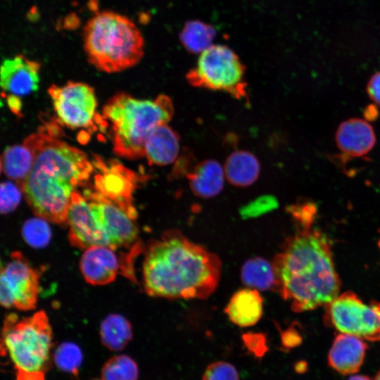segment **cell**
Instances as JSON below:
<instances>
[{"label":"cell","instance_id":"cell-1","mask_svg":"<svg viewBox=\"0 0 380 380\" xmlns=\"http://www.w3.org/2000/svg\"><path fill=\"white\" fill-rule=\"evenodd\" d=\"M34 152L30 172L19 186L34 213L46 221L66 224L72 193L86 185L94 171L87 154L39 130L23 141Z\"/></svg>","mask_w":380,"mask_h":380},{"label":"cell","instance_id":"cell-2","mask_svg":"<svg viewBox=\"0 0 380 380\" xmlns=\"http://www.w3.org/2000/svg\"><path fill=\"white\" fill-rule=\"evenodd\" d=\"M277 289L296 312L327 305L338 294L340 280L328 237L312 224L297 225L272 261Z\"/></svg>","mask_w":380,"mask_h":380},{"label":"cell","instance_id":"cell-3","mask_svg":"<svg viewBox=\"0 0 380 380\" xmlns=\"http://www.w3.org/2000/svg\"><path fill=\"white\" fill-rule=\"evenodd\" d=\"M218 256L177 230L151 242L143 263V283L151 296L169 299H205L220 281Z\"/></svg>","mask_w":380,"mask_h":380},{"label":"cell","instance_id":"cell-4","mask_svg":"<svg viewBox=\"0 0 380 380\" xmlns=\"http://www.w3.org/2000/svg\"><path fill=\"white\" fill-rule=\"evenodd\" d=\"M174 114L171 99L164 94L154 100L136 99L120 92L103 108V118L110 124L115 153L130 160L144 157V143L156 127L167 124Z\"/></svg>","mask_w":380,"mask_h":380},{"label":"cell","instance_id":"cell-5","mask_svg":"<svg viewBox=\"0 0 380 380\" xmlns=\"http://www.w3.org/2000/svg\"><path fill=\"white\" fill-rule=\"evenodd\" d=\"M83 42L89 62L108 73L132 68L144 56V39L137 26L113 11L99 12L88 20Z\"/></svg>","mask_w":380,"mask_h":380},{"label":"cell","instance_id":"cell-6","mask_svg":"<svg viewBox=\"0 0 380 380\" xmlns=\"http://www.w3.org/2000/svg\"><path fill=\"white\" fill-rule=\"evenodd\" d=\"M14 365L16 380H45L51 362L53 333L44 310L20 318L8 314L3 322L1 338Z\"/></svg>","mask_w":380,"mask_h":380},{"label":"cell","instance_id":"cell-7","mask_svg":"<svg viewBox=\"0 0 380 380\" xmlns=\"http://www.w3.org/2000/svg\"><path fill=\"white\" fill-rule=\"evenodd\" d=\"M186 79L195 87L226 92L237 99L247 97L246 67L226 45L213 44L200 53Z\"/></svg>","mask_w":380,"mask_h":380},{"label":"cell","instance_id":"cell-8","mask_svg":"<svg viewBox=\"0 0 380 380\" xmlns=\"http://www.w3.org/2000/svg\"><path fill=\"white\" fill-rule=\"evenodd\" d=\"M326 306L325 321L330 327L363 340L380 341V301L366 303L347 291Z\"/></svg>","mask_w":380,"mask_h":380},{"label":"cell","instance_id":"cell-9","mask_svg":"<svg viewBox=\"0 0 380 380\" xmlns=\"http://www.w3.org/2000/svg\"><path fill=\"white\" fill-rule=\"evenodd\" d=\"M39 274L20 251H14L0 268V305L27 311L35 308Z\"/></svg>","mask_w":380,"mask_h":380},{"label":"cell","instance_id":"cell-10","mask_svg":"<svg viewBox=\"0 0 380 380\" xmlns=\"http://www.w3.org/2000/svg\"><path fill=\"white\" fill-rule=\"evenodd\" d=\"M58 122L72 128H89L96 118L97 101L94 89L79 82L63 86L51 85L48 89Z\"/></svg>","mask_w":380,"mask_h":380},{"label":"cell","instance_id":"cell-11","mask_svg":"<svg viewBox=\"0 0 380 380\" xmlns=\"http://www.w3.org/2000/svg\"><path fill=\"white\" fill-rule=\"evenodd\" d=\"M92 163L96 172L93 189L137 219L133 193L139 182L137 174L115 160L96 156Z\"/></svg>","mask_w":380,"mask_h":380},{"label":"cell","instance_id":"cell-12","mask_svg":"<svg viewBox=\"0 0 380 380\" xmlns=\"http://www.w3.org/2000/svg\"><path fill=\"white\" fill-rule=\"evenodd\" d=\"M84 196L94 210L107 246L117 249L135 244L138 236L136 219L93 189L85 190Z\"/></svg>","mask_w":380,"mask_h":380},{"label":"cell","instance_id":"cell-13","mask_svg":"<svg viewBox=\"0 0 380 380\" xmlns=\"http://www.w3.org/2000/svg\"><path fill=\"white\" fill-rule=\"evenodd\" d=\"M115 248L107 246H91L80 260V270L84 279L92 285H105L113 281L118 274L134 279L132 259L140 250L137 243L125 255L119 256Z\"/></svg>","mask_w":380,"mask_h":380},{"label":"cell","instance_id":"cell-14","mask_svg":"<svg viewBox=\"0 0 380 380\" xmlns=\"http://www.w3.org/2000/svg\"><path fill=\"white\" fill-rule=\"evenodd\" d=\"M66 224L69 227L68 239L72 246L85 249L94 246H106L89 201L78 191L71 196Z\"/></svg>","mask_w":380,"mask_h":380},{"label":"cell","instance_id":"cell-15","mask_svg":"<svg viewBox=\"0 0 380 380\" xmlns=\"http://www.w3.org/2000/svg\"><path fill=\"white\" fill-rule=\"evenodd\" d=\"M41 65L19 54L0 65V87L14 95L25 96L38 89Z\"/></svg>","mask_w":380,"mask_h":380},{"label":"cell","instance_id":"cell-16","mask_svg":"<svg viewBox=\"0 0 380 380\" xmlns=\"http://www.w3.org/2000/svg\"><path fill=\"white\" fill-rule=\"evenodd\" d=\"M367 349L363 339L348 334L336 336L328 354L329 365L341 374L359 371Z\"/></svg>","mask_w":380,"mask_h":380},{"label":"cell","instance_id":"cell-17","mask_svg":"<svg viewBox=\"0 0 380 380\" xmlns=\"http://www.w3.org/2000/svg\"><path fill=\"white\" fill-rule=\"evenodd\" d=\"M338 148L348 157H362L374 146L376 137L365 120L352 118L342 122L336 133Z\"/></svg>","mask_w":380,"mask_h":380},{"label":"cell","instance_id":"cell-18","mask_svg":"<svg viewBox=\"0 0 380 380\" xmlns=\"http://www.w3.org/2000/svg\"><path fill=\"white\" fill-rule=\"evenodd\" d=\"M177 132L167 124L154 128L144 143V157L148 164L159 166L172 163L177 159L180 148Z\"/></svg>","mask_w":380,"mask_h":380},{"label":"cell","instance_id":"cell-19","mask_svg":"<svg viewBox=\"0 0 380 380\" xmlns=\"http://www.w3.org/2000/svg\"><path fill=\"white\" fill-rule=\"evenodd\" d=\"M186 176L191 191L202 198L216 196L224 188V167L213 159L196 164Z\"/></svg>","mask_w":380,"mask_h":380},{"label":"cell","instance_id":"cell-20","mask_svg":"<svg viewBox=\"0 0 380 380\" xmlns=\"http://www.w3.org/2000/svg\"><path fill=\"white\" fill-rule=\"evenodd\" d=\"M263 300L258 291L246 288L235 292L224 308L229 320L241 327L255 325L262 315Z\"/></svg>","mask_w":380,"mask_h":380},{"label":"cell","instance_id":"cell-21","mask_svg":"<svg viewBox=\"0 0 380 380\" xmlns=\"http://www.w3.org/2000/svg\"><path fill=\"white\" fill-rule=\"evenodd\" d=\"M223 167L225 178L231 184L238 187L252 185L260 172V165L257 157L245 150L231 153Z\"/></svg>","mask_w":380,"mask_h":380},{"label":"cell","instance_id":"cell-22","mask_svg":"<svg viewBox=\"0 0 380 380\" xmlns=\"http://www.w3.org/2000/svg\"><path fill=\"white\" fill-rule=\"evenodd\" d=\"M34 154L26 144L8 146L2 155L4 172L7 177L20 186L30 172L34 164Z\"/></svg>","mask_w":380,"mask_h":380},{"label":"cell","instance_id":"cell-23","mask_svg":"<svg viewBox=\"0 0 380 380\" xmlns=\"http://www.w3.org/2000/svg\"><path fill=\"white\" fill-rule=\"evenodd\" d=\"M241 279L248 288L258 291L277 289V278L272 262L255 257L246 260L241 269Z\"/></svg>","mask_w":380,"mask_h":380},{"label":"cell","instance_id":"cell-24","mask_svg":"<svg viewBox=\"0 0 380 380\" xmlns=\"http://www.w3.org/2000/svg\"><path fill=\"white\" fill-rule=\"evenodd\" d=\"M99 335L106 348L111 351H120L132 338V329L126 318L113 314L106 317L101 322Z\"/></svg>","mask_w":380,"mask_h":380},{"label":"cell","instance_id":"cell-25","mask_svg":"<svg viewBox=\"0 0 380 380\" xmlns=\"http://www.w3.org/2000/svg\"><path fill=\"white\" fill-rule=\"evenodd\" d=\"M216 34L213 25L199 20H191L184 24L179 38L186 51L201 53L213 45Z\"/></svg>","mask_w":380,"mask_h":380},{"label":"cell","instance_id":"cell-26","mask_svg":"<svg viewBox=\"0 0 380 380\" xmlns=\"http://www.w3.org/2000/svg\"><path fill=\"white\" fill-rule=\"evenodd\" d=\"M139 368L135 361L126 355L110 358L101 370L102 380H137Z\"/></svg>","mask_w":380,"mask_h":380},{"label":"cell","instance_id":"cell-27","mask_svg":"<svg viewBox=\"0 0 380 380\" xmlns=\"http://www.w3.org/2000/svg\"><path fill=\"white\" fill-rule=\"evenodd\" d=\"M56 366L61 371L77 375L83 361L81 349L70 342L63 343L58 346L53 354Z\"/></svg>","mask_w":380,"mask_h":380},{"label":"cell","instance_id":"cell-28","mask_svg":"<svg viewBox=\"0 0 380 380\" xmlns=\"http://www.w3.org/2000/svg\"><path fill=\"white\" fill-rule=\"evenodd\" d=\"M22 236L29 246L39 248L45 247L50 241L51 232L47 221L38 217L25 222Z\"/></svg>","mask_w":380,"mask_h":380},{"label":"cell","instance_id":"cell-29","mask_svg":"<svg viewBox=\"0 0 380 380\" xmlns=\"http://www.w3.org/2000/svg\"><path fill=\"white\" fill-rule=\"evenodd\" d=\"M22 195V190L16 183H0V214L13 211L19 205Z\"/></svg>","mask_w":380,"mask_h":380},{"label":"cell","instance_id":"cell-30","mask_svg":"<svg viewBox=\"0 0 380 380\" xmlns=\"http://www.w3.org/2000/svg\"><path fill=\"white\" fill-rule=\"evenodd\" d=\"M202 380H239V375L236 367L225 361H217L210 363L205 368Z\"/></svg>","mask_w":380,"mask_h":380},{"label":"cell","instance_id":"cell-31","mask_svg":"<svg viewBox=\"0 0 380 380\" xmlns=\"http://www.w3.org/2000/svg\"><path fill=\"white\" fill-rule=\"evenodd\" d=\"M278 206L277 199L272 196H262L255 198L241 210V215L245 217H257L266 213Z\"/></svg>","mask_w":380,"mask_h":380},{"label":"cell","instance_id":"cell-32","mask_svg":"<svg viewBox=\"0 0 380 380\" xmlns=\"http://www.w3.org/2000/svg\"><path fill=\"white\" fill-rule=\"evenodd\" d=\"M287 210L296 222V225L312 224L317 212L312 202H298L288 207Z\"/></svg>","mask_w":380,"mask_h":380},{"label":"cell","instance_id":"cell-33","mask_svg":"<svg viewBox=\"0 0 380 380\" xmlns=\"http://www.w3.org/2000/svg\"><path fill=\"white\" fill-rule=\"evenodd\" d=\"M242 340L247 350L255 357H262L268 350L266 337L262 333H246Z\"/></svg>","mask_w":380,"mask_h":380},{"label":"cell","instance_id":"cell-34","mask_svg":"<svg viewBox=\"0 0 380 380\" xmlns=\"http://www.w3.org/2000/svg\"><path fill=\"white\" fill-rule=\"evenodd\" d=\"M281 345L285 350H290L299 346L302 342L301 335L291 327L281 334Z\"/></svg>","mask_w":380,"mask_h":380},{"label":"cell","instance_id":"cell-35","mask_svg":"<svg viewBox=\"0 0 380 380\" xmlns=\"http://www.w3.org/2000/svg\"><path fill=\"white\" fill-rule=\"evenodd\" d=\"M367 91L369 98L380 105V72H376L370 78Z\"/></svg>","mask_w":380,"mask_h":380},{"label":"cell","instance_id":"cell-36","mask_svg":"<svg viewBox=\"0 0 380 380\" xmlns=\"http://www.w3.org/2000/svg\"><path fill=\"white\" fill-rule=\"evenodd\" d=\"M307 369V363L304 361L298 362L295 365V370L298 373H303Z\"/></svg>","mask_w":380,"mask_h":380},{"label":"cell","instance_id":"cell-37","mask_svg":"<svg viewBox=\"0 0 380 380\" xmlns=\"http://www.w3.org/2000/svg\"><path fill=\"white\" fill-rule=\"evenodd\" d=\"M348 380H372L369 377L363 375H355L349 378Z\"/></svg>","mask_w":380,"mask_h":380},{"label":"cell","instance_id":"cell-38","mask_svg":"<svg viewBox=\"0 0 380 380\" xmlns=\"http://www.w3.org/2000/svg\"><path fill=\"white\" fill-rule=\"evenodd\" d=\"M91 5L92 6V8L94 9V7L96 6L98 0H89Z\"/></svg>","mask_w":380,"mask_h":380},{"label":"cell","instance_id":"cell-39","mask_svg":"<svg viewBox=\"0 0 380 380\" xmlns=\"http://www.w3.org/2000/svg\"><path fill=\"white\" fill-rule=\"evenodd\" d=\"M3 350H6L4 346V344L1 341V340L0 339V354L2 353Z\"/></svg>","mask_w":380,"mask_h":380},{"label":"cell","instance_id":"cell-40","mask_svg":"<svg viewBox=\"0 0 380 380\" xmlns=\"http://www.w3.org/2000/svg\"><path fill=\"white\" fill-rule=\"evenodd\" d=\"M375 380H380V370L376 374V377H375Z\"/></svg>","mask_w":380,"mask_h":380},{"label":"cell","instance_id":"cell-41","mask_svg":"<svg viewBox=\"0 0 380 380\" xmlns=\"http://www.w3.org/2000/svg\"><path fill=\"white\" fill-rule=\"evenodd\" d=\"M1 169H2V162H1V159L0 158V175H1Z\"/></svg>","mask_w":380,"mask_h":380},{"label":"cell","instance_id":"cell-42","mask_svg":"<svg viewBox=\"0 0 380 380\" xmlns=\"http://www.w3.org/2000/svg\"><path fill=\"white\" fill-rule=\"evenodd\" d=\"M93 380H100V379H93ZM102 380V379H101Z\"/></svg>","mask_w":380,"mask_h":380}]
</instances>
